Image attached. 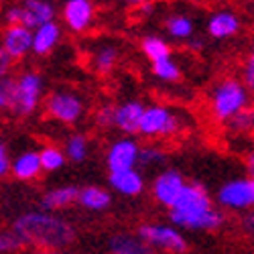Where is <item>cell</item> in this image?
<instances>
[{"label": "cell", "instance_id": "25", "mask_svg": "<svg viewBox=\"0 0 254 254\" xmlns=\"http://www.w3.org/2000/svg\"><path fill=\"white\" fill-rule=\"evenodd\" d=\"M142 53L149 57L153 63H157L161 59L171 57V47H169L167 41L161 39V37H144L142 39Z\"/></svg>", "mask_w": 254, "mask_h": 254}, {"label": "cell", "instance_id": "20", "mask_svg": "<svg viewBox=\"0 0 254 254\" xmlns=\"http://www.w3.org/2000/svg\"><path fill=\"white\" fill-rule=\"evenodd\" d=\"M108 254H153V248L132 234H116L108 242Z\"/></svg>", "mask_w": 254, "mask_h": 254}, {"label": "cell", "instance_id": "1", "mask_svg": "<svg viewBox=\"0 0 254 254\" xmlns=\"http://www.w3.org/2000/svg\"><path fill=\"white\" fill-rule=\"evenodd\" d=\"M12 230L25 246H37L41 252H57L75 240L73 226L51 211H27L14 220Z\"/></svg>", "mask_w": 254, "mask_h": 254}, {"label": "cell", "instance_id": "11", "mask_svg": "<svg viewBox=\"0 0 254 254\" xmlns=\"http://www.w3.org/2000/svg\"><path fill=\"white\" fill-rule=\"evenodd\" d=\"M185 187H187V183H185L183 175L179 171H175V169H167V171L159 173L153 181V197L161 205L173 209L175 203L179 201V197L183 195Z\"/></svg>", "mask_w": 254, "mask_h": 254}, {"label": "cell", "instance_id": "30", "mask_svg": "<svg viewBox=\"0 0 254 254\" xmlns=\"http://www.w3.org/2000/svg\"><path fill=\"white\" fill-rule=\"evenodd\" d=\"M41 163H43V171H57L65 165V153L59 151L57 146H45L41 149Z\"/></svg>", "mask_w": 254, "mask_h": 254}, {"label": "cell", "instance_id": "28", "mask_svg": "<svg viewBox=\"0 0 254 254\" xmlns=\"http://www.w3.org/2000/svg\"><path fill=\"white\" fill-rule=\"evenodd\" d=\"M65 157L73 163H81L88 157V138L83 134H71L65 142Z\"/></svg>", "mask_w": 254, "mask_h": 254}, {"label": "cell", "instance_id": "16", "mask_svg": "<svg viewBox=\"0 0 254 254\" xmlns=\"http://www.w3.org/2000/svg\"><path fill=\"white\" fill-rule=\"evenodd\" d=\"M242 29L240 16L232 10H218L207 20V33L214 39H228L234 37Z\"/></svg>", "mask_w": 254, "mask_h": 254}, {"label": "cell", "instance_id": "33", "mask_svg": "<svg viewBox=\"0 0 254 254\" xmlns=\"http://www.w3.org/2000/svg\"><path fill=\"white\" fill-rule=\"evenodd\" d=\"M165 159V153L155 144H146L140 149V163L142 165H157Z\"/></svg>", "mask_w": 254, "mask_h": 254}, {"label": "cell", "instance_id": "27", "mask_svg": "<svg viewBox=\"0 0 254 254\" xmlns=\"http://www.w3.org/2000/svg\"><path fill=\"white\" fill-rule=\"evenodd\" d=\"M226 128L234 134H254V106L240 112L236 118H232Z\"/></svg>", "mask_w": 254, "mask_h": 254}, {"label": "cell", "instance_id": "12", "mask_svg": "<svg viewBox=\"0 0 254 254\" xmlns=\"http://www.w3.org/2000/svg\"><path fill=\"white\" fill-rule=\"evenodd\" d=\"M2 51L12 59H23L29 51H33V31L20 25H6L2 35Z\"/></svg>", "mask_w": 254, "mask_h": 254}, {"label": "cell", "instance_id": "2", "mask_svg": "<svg viewBox=\"0 0 254 254\" xmlns=\"http://www.w3.org/2000/svg\"><path fill=\"white\" fill-rule=\"evenodd\" d=\"M250 92L242 83V79L226 77L209 94V114L218 124H228L240 112L252 106Z\"/></svg>", "mask_w": 254, "mask_h": 254}, {"label": "cell", "instance_id": "31", "mask_svg": "<svg viewBox=\"0 0 254 254\" xmlns=\"http://www.w3.org/2000/svg\"><path fill=\"white\" fill-rule=\"evenodd\" d=\"M23 246H25L23 240H20V238L14 234V230H12V228L6 230V232H2V236H0V250H2V254L16 252V250H20Z\"/></svg>", "mask_w": 254, "mask_h": 254}, {"label": "cell", "instance_id": "40", "mask_svg": "<svg viewBox=\"0 0 254 254\" xmlns=\"http://www.w3.org/2000/svg\"><path fill=\"white\" fill-rule=\"evenodd\" d=\"M250 179H252V181H254V175H252V177H250Z\"/></svg>", "mask_w": 254, "mask_h": 254}, {"label": "cell", "instance_id": "23", "mask_svg": "<svg viewBox=\"0 0 254 254\" xmlns=\"http://www.w3.org/2000/svg\"><path fill=\"white\" fill-rule=\"evenodd\" d=\"M110 201H112L110 193L106 191V189H102V187L90 185V187H83L81 193H79L81 207H86L90 211H104L106 207L110 205Z\"/></svg>", "mask_w": 254, "mask_h": 254}, {"label": "cell", "instance_id": "19", "mask_svg": "<svg viewBox=\"0 0 254 254\" xmlns=\"http://www.w3.org/2000/svg\"><path fill=\"white\" fill-rule=\"evenodd\" d=\"M110 185L112 189H116L118 193L134 197L138 193H142L144 189V179L142 175L132 169V171H120V173H110Z\"/></svg>", "mask_w": 254, "mask_h": 254}, {"label": "cell", "instance_id": "9", "mask_svg": "<svg viewBox=\"0 0 254 254\" xmlns=\"http://www.w3.org/2000/svg\"><path fill=\"white\" fill-rule=\"evenodd\" d=\"M169 218L171 224H175V228H183V230H193V232H211L218 230L224 224V214L216 207L209 209H201V211H169Z\"/></svg>", "mask_w": 254, "mask_h": 254}, {"label": "cell", "instance_id": "35", "mask_svg": "<svg viewBox=\"0 0 254 254\" xmlns=\"http://www.w3.org/2000/svg\"><path fill=\"white\" fill-rule=\"evenodd\" d=\"M240 230L248 238H254V209H250L244 214V218L240 220Z\"/></svg>", "mask_w": 254, "mask_h": 254}, {"label": "cell", "instance_id": "36", "mask_svg": "<svg viewBox=\"0 0 254 254\" xmlns=\"http://www.w3.org/2000/svg\"><path fill=\"white\" fill-rule=\"evenodd\" d=\"M8 171H12V165L8 159V151H6V142H0V175H8Z\"/></svg>", "mask_w": 254, "mask_h": 254}, {"label": "cell", "instance_id": "37", "mask_svg": "<svg viewBox=\"0 0 254 254\" xmlns=\"http://www.w3.org/2000/svg\"><path fill=\"white\" fill-rule=\"evenodd\" d=\"M10 63H12V59H10L4 51H0V73H2V77H6V75H8V67H10Z\"/></svg>", "mask_w": 254, "mask_h": 254}, {"label": "cell", "instance_id": "4", "mask_svg": "<svg viewBox=\"0 0 254 254\" xmlns=\"http://www.w3.org/2000/svg\"><path fill=\"white\" fill-rule=\"evenodd\" d=\"M183 128V118L177 112H171L167 106L151 104L146 106L142 122H140V132L146 138H173Z\"/></svg>", "mask_w": 254, "mask_h": 254}, {"label": "cell", "instance_id": "21", "mask_svg": "<svg viewBox=\"0 0 254 254\" xmlns=\"http://www.w3.org/2000/svg\"><path fill=\"white\" fill-rule=\"evenodd\" d=\"M59 25L55 23H47L43 27H39L37 31H33V53L35 55H47L59 41Z\"/></svg>", "mask_w": 254, "mask_h": 254}, {"label": "cell", "instance_id": "22", "mask_svg": "<svg viewBox=\"0 0 254 254\" xmlns=\"http://www.w3.org/2000/svg\"><path fill=\"white\" fill-rule=\"evenodd\" d=\"M118 63V49L110 43L100 45L92 55V67L100 75H108Z\"/></svg>", "mask_w": 254, "mask_h": 254}, {"label": "cell", "instance_id": "10", "mask_svg": "<svg viewBox=\"0 0 254 254\" xmlns=\"http://www.w3.org/2000/svg\"><path fill=\"white\" fill-rule=\"evenodd\" d=\"M136 163H140V146L130 136L114 140L108 153H106V165H108L110 173L132 171Z\"/></svg>", "mask_w": 254, "mask_h": 254}, {"label": "cell", "instance_id": "26", "mask_svg": "<svg viewBox=\"0 0 254 254\" xmlns=\"http://www.w3.org/2000/svg\"><path fill=\"white\" fill-rule=\"evenodd\" d=\"M165 29L173 39H189L193 35V23L185 14H171L167 18Z\"/></svg>", "mask_w": 254, "mask_h": 254}, {"label": "cell", "instance_id": "15", "mask_svg": "<svg viewBox=\"0 0 254 254\" xmlns=\"http://www.w3.org/2000/svg\"><path fill=\"white\" fill-rule=\"evenodd\" d=\"M209 207H214V203H211V197L205 191V187L199 183H187L183 195L179 197L175 207L169 209V211L187 214V211H201V209H209Z\"/></svg>", "mask_w": 254, "mask_h": 254}, {"label": "cell", "instance_id": "18", "mask_svg": "<svg viewBox=\"0 0 254 254\" xmlns=\"http://www.w3.org/2000/svg\"><path fill=\"white\" fill-rule=\"evenodd\" d=\"M79 193L81 189H77L75 185H63V187H55L51 191H47L41 199V205L45 207V211H55V209H63L75 201H79Z\"/></svg>", "mask_w": 254, "mask_h": 254}, {"label": "cell", "instance_id": "8", "mask_svg": "<svg viewBox=\"0 0 254 254\" xmlns=\"http://www.w3.org/2000/svg\"><path fill=\"white\" fill-rule=\"evenodd\" d=\"M45 110L51 118L63 124H75L83 116V102L77 94L57 90L47 98Z\"/></svg>", "mask_w": 254, "mask_h": 254}, {"label": "cell", "instance_id": "5", "mask_svg": "<svg viewBox=\"0 0 254 254\" xmlns=\"http://www.w3.org/2000/svg\"><path fill=\"white\" fill-rule=\"evenodd\" d=\"M136 236L146 242L151 248L169 252V254H183L187 252V240L181 234V230L175 226L163 224H142L136 230Z\"/></svg>", "mask_w": 254, "mask_h": 254}, {"label": "cell", "instance_id": "3", "mask_svg": "<svg viewBox=\"0 0 254 254\" xmlns=\"http://www.w3.org/2000/svg\"><path fill=\"white\" fill-rule=\"evenodd\" d=\"M41 94H43L41 75L37 71H23L14 77V90L6 110L16 118H27L37 110Z\"/></svg>", "mask_w": 254, "mask_h": 254}, {"label": "cell", "instance_id": "38", "mask_svg": "<svg viewBox=\"0 0 254 254\" xmlns=\"http://www.w3.org/2000/svg\"><path fill=\"white\" fill-rule=\"evenodd\" d=\"M246 165H248V171H250V175H254V151L246 157Z\"/></svg>", "mask_w": 254, "mask_h": 254}, {"label": "cell", "instance_id": "39", "mask_svg": "<svg viewBox=\"0 0 254 254\" xmlns=\"http://www.w3.org/2000/svg\"><path fill=\"white\" fill-rule=\"evenodd\" d=\"M37 254H63V252H51V250H45V252H41V250H39Z\"/></svg>", "mask_w": 254, "mask_h": 254}, {"label": "cell", "instance_id": "24", "mask_svg": "<svg viewBox=\"0 0 254 254\" xmlns=\"http://www.w3.org/2000/svg\"><path fill=\"white\" fill-rule=\"evenodd\" d=\"M240 79L248 88V92L254 96V35L250 37L248 45L244 49L242 61H240Z\"/></svg>", "mask_w": 254, "mask_h": 254}, {"label": "cell", "instance_id": "29", "mask_svg": "<svg viewBox=\"0 0 254 254\" xmlns=\"http://www.w3.org/2000/svg\"><path fill=\"white\" fill-rule=\"evenodd\" d=\"M153 73L161 81H179L181 79V69L171 57L153 63Z\"/></svg>", "mask_w": 254, "mask_h": 254}, {"label": "cell", "instance_id": "6", "mask_svg": "<svg viewBox=\"0 0 254 254\" xmlns=\"http://www.w3.org/2000/svg\"><path fill=\"white\" fill-rule=\"evenodd\" d=\"M55 6L47 0H27V2L14 4L6 10V23L20 25L31 31H37L47 23H53Z\"/></svg>", "mask_w": 254, "mask_h": 254}, {"label": "cell", "instance_id": "7", "mask_svg": "<svg viewBox=\"0 0 254 254\" xmlns=\"http://www.w3.org/2000/svg\"><path fill=\"white\" fill-rule=\"evenodd\" d=\"M218 203L230 211H250L254 207V181L234 179L220 187Z\"/></svg>", "mask_w": 254, "mask_h": 254}, {"label": "cell", "instance_id": "17", "mask_svg": "<svg viewBox=\"0 0 254 254\" xmlns=\"http://www.w3.org/2000/svg\"><path fill=\"white\" fill-rule=\"evenodd\" d=\"M43 171V163H41V153L37 151H25L12 161V175L20 181L37 179Z\"/></svg>", "mask_w": 254, "mask_h": 254}, {"label": "cell", "instance_id": "14", "mask_svg": "<svg viewBox=\"0 0 254 254\" xmlns=\"http://www.w3.org/2000/svg\"><path fill=\"white\" fill-rule=\"evenodd\" d=\"M144 110L146 106L136 100H128L116 106V128L122 130L124 134H138Z\"/></svg>", "mask_w": 254, "mask_h": 254}, {"label": "cell", "instance_id": "13", "mask_svg": "<svg viewBox=\"0 0 254 254\" xmlns=\"http://www.w3.org/2000/svg\"><path fill=\"white\" fill-rule=\"evenodd\" d=\"M94 4L90 0H69L63 4V20L73 33L88 31L94 23Z\"/></svg>", "mask_w": 254, "mask_h": 254}, {"label": "cell", "instance_id": "32", "mask_svg": "<svg viewBox=\"0 0 254 254\" xmlns=\"http://www.w3.org/2000/svg\"><path fill=\"white\" fill-rule=\"evenodd\" d=\"M96 124L100 128H110V126H116V106L106 104L100 110H96Z\"/></svg>", "mask_w": 254, "mask_h": 254}, {"label": "cell", "instance_id": "34", "mask_svg": "<svg viewBox=\"0 0 254 254\" xmlns=\"http://www.w3.org/2000/svg\"><path fill=\"white\" fill-rule=\"evenodd\" d=\"M12 90H14V77L12 75L2 77V81H0V106H2V110L8 108L10 98H12Z\"/></svg>", "mask_w": 254, "mask_h": 254}]
</instances>
